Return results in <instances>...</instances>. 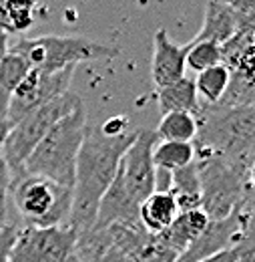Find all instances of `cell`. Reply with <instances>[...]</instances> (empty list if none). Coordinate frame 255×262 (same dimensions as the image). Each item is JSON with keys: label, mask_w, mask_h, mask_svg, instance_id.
<instances>
[{"label": "cell", "mask_w": 255, "mask_h": 262, "mask_svg": "<svg viewBox=\"0 0 255 262\" xmlns=\"http://www.w3.org/2000/svg\"><path fill=\"white\" fill-rule=\"evenodd\" d=\"M137 131L129 129L127 117H113L103 125H87L76 158L72 184V210L68 226L83 234L95 226L98 204L111 188L121 158L135 141Z\"/></svg>", "instance_id": "cell-1"}, {"label": "cell", "mask_w": 255, "mask_h": 262, "mask_svg": "<svg viewBox=\"0 0 255 262\" xmlns=\"http://www.w3.org/2000/svg\"><path fill=\"white\" fill-rule=\"evenodd\" d=\"M199 131L193 141L195 160L223 158L251 165L255 160V105L219 107L201 105Z\"/></svg>", "instance_id": "cell-2"}, {"label": "cell", "mask_w": 255, "mask_h": 262, "mask_svg": "<svg viewBox=\"0 0 255 262\" xmlns=\"http://www.w3.org/2000/svg\"><path fill=\"white\" fill-rule=\"evenodd\" d=\"M87 113L85 105L74 109L70 115L55 123L44 139L34 147L31 158L27 160L22 173L46 178L59 186L72 188L76 158L83 145V137L87 131Z\"/></svg>", "instance_id": "cell-3"}, {"label": "cell", "mask_w": 255, "mask_h": 262, "mask_svg": "<svg viewBox=\"0 0 255 262\" xmlns=\"http://www.w3.org/2000/svg\"><path fill=\"white\" fill-rule=\"evenodd\" d=\"M10 53L22 57L31 69L55 73L63 69H74L79 63L96 61V59H115L119 57V49L100 45L85 36H32L20 38L12 47H8Z\"/></svg>", "instance_id": "cell-4"}, {"label": "cell", "mask_w": 255, "mask_h": 262, "mask_svg": "<svg viewBox=\"0 0 255 262\" xmlns=\"http://www.w3.org/2000/svg\"><path fill=\"white\" fill-rule=\"evenodd\" d=\"M195 164L201 182V210L207 220H223L243 206L251 190V165L223 158H199Z\"/></svg>", "instance_id": "cell-5"}, {"label": "cell", "mask_w": 255, "mask_h": 262, "mask_svg": "<svg viewBox=\"0 0 255 262\" xmlns=\"http://www.w3.org/2000/svg\"><path fill=\"white\" fill-rule=\"evenodd\" d=\"M81 105H83L81 97L68 91L55 101L46 103L44 107L29 113L27 117H22L18 123L12 125V129L0 149V156L4 158V162L8 164V169L12 173V182L24 176L22 169H24L27 160L31 158L34 147L44 139V135L50 131V127L59 123L63 117L70 115Z\"/></svg>", "instance_id": "cell-6"}, {"label": "cell", "mask_w": 255, "mask_h": 262, "mask_svg": "<svg viewBox=\"0 0 255 262\" xmlns=\"http://www.w3.org/2000/svg\"><path fill=\"white\" fill-rule=\"evenodd\" d=\"M10 194L27 226H68L72 210V188H64L38 176H22L16 182H12Z\"/></svg>", "instance_id": "cell-7"}, {"label": "cell", "mask_w": 255, "mask_h": 262, "mask_svg": "<svg viewBox=\"0 0 255 262\" xmlns=\"http://www.w3.org/2000/svg\"><path fill=\"white\" fill-rule=\"evenodd\" d=\"M157 143L159 139L153 129L137 131V137L121 158L117 176L111 184V188L139 208L157 190V167L153 164V149Z\"/></svg>", "instance_id": "cell-8"}, {"label": "cell", "mask_w": 255, "mask_h": 262, "mask_svg": "<svg viewBox=\"0 0 255 262\" xmlns=\"http://www.w3.org/2000/svg\"><path fill=\"white\" fill-rule=\"evenodd\" d=\"M76 232L70 226H22L8 262H74Z\"/></svg>", "instance_id": "cell-9"}, {"label": "cell", "mask_w": 255, "mask_h": 262, "mask_svg": "<svg viewBox=\"0 0 255 262\" xmlns=\"http://www.w3.org/2000/svg\"><path fill=\"white\" fill-rule=\"evenodd\" d=\"M74 69H63L55 73H44L31 69V73L24 77V81L16 87V91L10 95V123H18L29 113L44 107L46 103L55 101L64 93L70 91Z\"/></svg>", "instance_id": "cell-10"}, {"label": "cell", "mask_w": 255, "mask_h": 262, "mask_svg": "<svg viewBox=\"0 0 255 262\" xmlns=\"http://www.w3.org/2000/svg\"><path fill=\"white\" fill-rule=\"evenodd\" d=\"M247 200V198H245ZM245 226V202L223 220H209L203 232L175 262H203L235 248Z\"/></svg>", "instance_id": "cell-11"}, {"label": "cell", "mask_w": 255, "mask_h": 262, "mask_svg": "<svg viewBox=\"0 0 255 262\" xmlns=\"http://www.w3.org/2000/svg\"><path fill=\"white\" fill-rule=\"evenodd\" d=\"M189 45H175L165 29H159L153 36V61L151 77L157 89L169 87L185 77V59Z\"/></svg>", "instance_id": "cell-12"}, {"label": "cell", "mask_w": 255, "mask_h": 262, "mask_svg": "<svg viewBox=\"0 0 255 262\" xmlns=\"http://www.w3.org/2000/svg\"><path fill=\"white\" fill-rule=\"evenodd\" d=\"M207 216L203 214V210H189V212H179V216L175 218V222L167 230H163L157 234L159 242L175 256V260L191 246L195 238L203 232L207 226Z\"/></svg>", "instance_id": "cell-13"}, {"label": "cell", "mask_w": 255, "mask_h": 262, "mask_svg": "<svg viewBox=\"0 0 255 262\" xmlns=\"http://www.w3.org/2000/svg\"><path fill=\"white\" fill-rule=\"evenodd\" d=\"M179 216V206L169 190H155L139 208V222L149 234L167 230Z\"/></svg>", "instance_id": "cell-14"}, {"label": "cell", "mask_w": 255, "mask_h": 262, "mask_svg": "<svg viewBox=\"0 0 255 262\" xmlns=\"http://www.w3.org/2000/svg\"><path fill=\"white\" fill-rule=\"evenodd\" d=\"M235 33H237V25H235V14L229 2H207L203 25L193 40L215 42L221 47Z\"/></svg>", "instance_id": "cell-15"}, {"label": "cell", "mask_w": 255, "mask_h": 262, "mask_svg": "<svg viewBox=\"0 0 255 262\" xmlns=\"http://www.w3.org/2000/svg\"><path fill=\"white\" fill-rule=\"evenodd\" d=\"M157 103L163 115L167 113H191L199 115L201 111V101L195 89V81L187 75L179 81H175L169 87L157 89Z\"/></svg>", "instance_id": "cell-16"}, {"label": "cell", "mask_w": 255, "mask_h": 262, "mask_svg": "<svg viewBox=\"0 0 255 262\" xmlns=\"http://www.w3.org/2000/svg\"><path fill=\"white\" fill-rule=\"evenodd\" d=\"M179 206V212L201 210V182L197 164L193 162L187 167H181L177 171L169 173V188H167Z\"/></svg>", "instance_id": "cell-17"}, {"label": "cell", "mask_w": 255, "mask_h": 262, "mask_svg": "<svg viewBox=\"0 0 255 262\" xmlns=\"http://www.w3.org/2000/svg\"><path fill=\"white\" fill-rule=\"evenodd\" d=\"M199 131L197 117L191 113H167L163 115L157 125V139L159 141H173V143H193Z\"/></svg>", "instance_id": "cell-18"}, {"label": "cell", "mask_w": 255, "mask_h": 262, "mask_svg": "<svg viewBox=\"0 0 255 262\" xmlns=\"http://www.w3.org/2000/svg\"><path fill=\"white\" fill-rule=\"evenodd\" d=\"M195 81V89H197V95L203 99L205 103L201 105H217L221 99H223L225 91L229 87V81H231V71L219 63V65L211 67L203 73L197 75Z\"/></svg>", "instance_id": "cell-19"}, {"label": "cell", "mask_w": 255, "mask_h": 262, "mask_svg": "<svg viewBox=\"0 0 255 262\" xmlns=\"http://www.w3.org/2000/svg\"><path fill=\"white\" fill-rule=\"evenodd\" d=\"M195 162V147L193 143H173V141H159L153 149V164L157 169L167 173L187 167Z\"/></svg>", "instance_id": "cell-20"}, {"label": "cell", "mask_w": 255, "mask_h": 262, "mask_svg": "<svg viewBox=\"0 0 255 262\" xmlns=\"http://www.w3.org/2000/svg\"><path fill=\"white\" fill-rule=\"evenodd\" d=\"M36 2H0V31L2 33H24L34 25Z\"/></svg>", "instance_id": "cell-21"}, {"label": "cell", "mask_w": 255, "mask_h": 262, "mask_svg": "<svg viewBox=\"0 0 255 262\" xmlns=\"http://www.w3.org/2000/svg\"><path fill=\"white\" fill-rule=\"evenodd\" d=\"M237 262H255V192L249 190L245 200V226L233 248Z\"/></svg>", "instance_id": "cell-22"}, {"label": "cell", "mask_w": 255, "mask_h": 262, "mask_svg": "<svg viewBox=\"0 0 255 262\" xmlns=\"http://www.w3.org/2000/svg\"><path fill=\"white\" fill-rule=\"evenodd\" d=\"M29 73H31V65L22 57L8 51L0 63V93L12 95Z\"/></svg>", "instance_id": "cell-23"}, {"label": "cell", "mask_w": 255, "mask_h": 262, "mask_svg": "<svg viewBox=\"0 0 255 262\" xmlns=\"http://www.w3.org/2000/svg\"><path fill=\"white\" fill-rule=\"evenodd\" d=\"M221 63V47L215 42H203V40H191L185 65L197 75Z\"/></svg>", "instance_id": "cell-24"}, {"label": "cell", "mask_w": 255, "mask_h": 262, "mask_svg": "<svg viewBox=\"0 0 255 262\" xmlns=\"http://www.w3.org/2000/svg\"><path fill=\"white\" fill-rule=\"evenodd\" d=\"M229 6L235 14L237 33L255 36V0H237L229 2Z\"/></svg>", "instance_id": "cell-25"}, {"label": "cell", "mask_w": 255, "mask_h": 262, "mask_svg": "<svg viewBox=\"0 0 255 262\" xmlns=\"http://www.w3.org/2000/svg\"><path fill=\"white\" fill-rule=\"evenodd\" d=\"M20 234L18 224H0V262L10 260V252L16 244V238Z\"/></svg>", "instance_id": "cell-26"}, {"label": "cell", "mask_w": 255, "mask_h": 262, "mask_svg": "<svg viewBox=\"0 0 255 262\" xmlns=\"http://www.w3.org/2000/svg\"><path fill=\"white\" fill-rule=\"evenodd\" d=\"M10 95L6 93H0V149L8 137V133L12 129V123H10Z\"/></svg>", "instance_id": "cell-27"}, {"label": "cell", "mask_w": 255, "mask_h": 262, "mask_svg": "<svg viewBox=\"0 0 255 262\" xmlns=\"http://www.w3.org/2000/svg\"><path fill=\"white\" fill-rule=\"evenodd\" d=\"M98 262H133L129 258L125 252H121L119 248H115V246H111L103 256H100V260Z\"/></svg>", "instance_id": "cell-28"}, {"label": "cell", "mask_w": 255, "mask_h": 262, "mask_svg": "<svg viewBox=\"0 0 255 262\" xmlns=\"http://www.w3.org/2000/svg\"><path fill=\"white\" fill-rule=\"evenodd\" d=\"M203 262H237V252L231 248V250H227V252H221V254H217V256H211V258H207V260Z\"/></svg>", "instance_id": "cell-29"}, {"label": "cell", "mask_w": 255, "mask_h": 262, "mask_svg": "<svg viewBox=\"0 0 255 262\" xmlns=\"http://www.w3.org/2000/svg\"><path fill=\"white\" fill-rule=\"evenodd\" d=\"M6 53H8V34L0 31V63L6 57Z\"/></svg>", "instance_id": "cell-30"}, {"label": "cell", "mask_w": 255, "mask_h": 262, "mask_svg": "<svg viewBox=\"0 0 255 262\" xmlns=\"http://www.w3.org/2000/svg\"><path fill=\"white\" fill-rule=\"evenodd\" d=\"M249 186H251V190L255 192V160L253 164H251V167H249Z\"/></svg>", "instance_id": "cell-31"}, {"label": "cell", "mask_w": 255, "mask_h": 262, "mask_svg": "<svg viewBox=\"0 0 255 262\" xmlns=\"http://www.w3.org/2000/svg\"><path fill=\"white\" fill-rule=\"evenodd\" d=\"M74 262H81V260H79V258H76V260H74Z\"/></svg>", "instance_id": "cell-32"}, {"label": "cell", "mask_w": 255, "mask_h": 262, "mask_svg": "<svg viewBox=\"0 0 255 262\" xmlns=\"http://www.w3.org/2000/svg\"><path fill=\"white\" fill-rule=\"evenodd\" d=\"M253 42H255V36H253Z\"/></svg>", "instance_id": "cell-33"}]
</instances>
